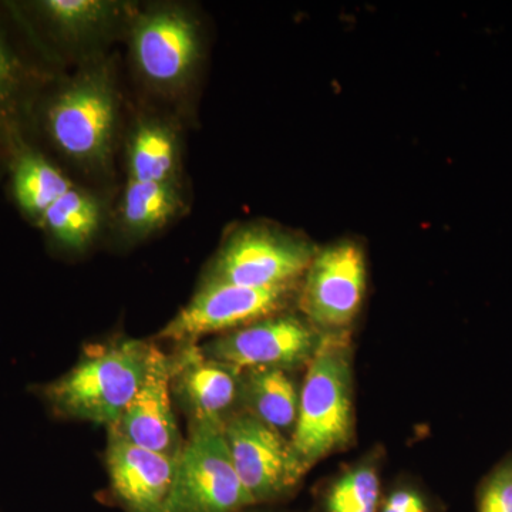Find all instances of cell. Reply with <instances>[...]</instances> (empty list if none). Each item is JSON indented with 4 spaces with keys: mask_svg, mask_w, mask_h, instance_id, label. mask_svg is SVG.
<instances>
[{
    "mask_svg": "<svg viewBox=\"0 0 512 512\" xmlns=\"http://www.w3.org/2000/svg\"><path fill=\"white\" fill-rule=\"evenodd\" d=\"M64 247H86L100 224L97 201L86 192L72 188L60 197L37 222Z\"/></svg>",
    "mask_w": 512,
    "mask_h": 512,
    "instance_id": "18",
    "label": "cell"
},
{
    "mask_svg": "<svg viewBox=\"0 0 512 512\" xmlns=\"http://www.w3.org/2000/svg\"><path fill=\"white\" fill-rule=\"evenodd\" d=\"M352 353L345 333L323 335L299 396L291 444L306 471L352 437Z\"/></svg>",
    "mask_w": 512,
    "mask_h": 512,
    "instance_id": "2",
    "label": "cell"
},
{
    "mask_svg": "<svg viewBox=\"0 0 512 512\" xmlns=\"http://www.w3.org/2000/svg\"><path fill=\"white\" fill-rule=\"evenodd\" d=\"M480 512H512V460L501 464L485 481Z\"/></svg>",
    "mask_w": 512,
    "mask_h": 512,
    "instance_id": "22",
    "label": "cell"
},
{
    "mask_svg": "<svg viewBox=\"0 0 512 512\" xmlns=\"http://www.w3.org/2000/svg\"><path fill=\"white\" fill-rule=\"evenodd\" d=\"M177 161V138L170 127L158 121H144L137 127L128 148L130 180L173 183Z\"/></svg>",
    "mask_w": 512,
    "mask_h": 512,
    "instance_id": "17",
    "label": "cell"
},
{
    "mask_svg": "<svg viewBox=\"0 0 512 512\" xmlns=\"http://www.w3.org/2000/svg\"><path fill=\"white\" fill-rule=\"evenodd\" d=\"M114 497L126 512H165L177 460L111 433L106 454Z\"/></svg>",
    "mask_w": 512,
    "mask_h": 512,
    "instance_id": "13",
    "label": "cell"
},
{
    "mask_svg": "<svg viewBox=\"0 0 512 512\" xmlns=\"http://www.w3.org/2000/svg\"><path fill=\"white\" fill-rule=\"evenodd\" d=\"M301 390L288 370H247L242 375V406L266 426L285 431L295 429Z\"/></svg>",
    "mask_w": 512,
    "mask_h": 512,
    "instance_id": "14",
    "label": "cell"
},
{
    "mask_svg": "<svg viewBox=\"0 0 512 512\" xmlns=\"http://www.w3.org/2000/svg\"><path fill=\"white\" fill-rule=\"evenodd\" d=\"M380 481L372 466H357L336 480L326 495L328 512H376Z\"/></svg>",
    "mask_w": 512,
    "mask_h": 512,
    "instance_id": "20",
    "label": "cell"
},
{
    "mask_svg": "<svg viewBox=\"0 0 512 512\" xmlns=\"http://www.w3.org/2000/svg\"><path fill=\"white\" fill-rule=\"evenodd\" d=\"M151 349L150 343L134 339L92 346L46 387L47 402L62 416L113 426L143 383Z\"/></svg>",
    "mask_w": 512,
    "mask_h": 512,
    "instance_id": "1",
    "label": "cell"
},
{
    "mask_svg": "<svg viewBox=\"0 0 512 512\" xmlns=\"http://www.w3.org/2000/svg\"><path fill=\"white\" fill-rule=\"evenodd\" d=\"M323 335L308 320L275 315L224 333L201 345L205 356L247 372L258 369L291 370L311 362Z\"/></svg>",
    "mask_w": 512,
    "mask_h": 512,
    "instance_id": "9",
    "label": "cell"
},
{
    "mask_svg": "<svg viewBox=\"0 0 512 512\" xmlns=\"http://www.w3.org/2000/svg\"><path fill=\"white\" fill-rule=\"evenodd\" d=\"M171 392L191 424H222L242 404L244 372L212 360L198 345H181L170 356Z\"/></svg>",
    "mask_w": 512,
    "mask_h": 512,
    "instance_id": "11",
    "label": "cell"
},
{
    "mask_svg": "<svg viewBox=\"0 0 512 512\" xmlns=\"http://www.w3.org/2000/svg\"><path fill=\"white\" fill-rule=\"evenodd\" d=\"M117 120V99L109 72L87 70L56 94L46 114L55 146L80 164L106 163Z\"/></svg>",
    "mask_w": 512,
    "mask_h": 512,
    "instance_id": "4",
    "label": "cell"
},
{
    "mask_svg": "<svg viewBox=\"0 0 512 512\" xmlns=\"http://www.w3.org/2000/svg\"><path fill=\"white\" fill-rule=\"evenodd\" d=\"M173 406L170 356L153 345L140 389L109 429L138 447L178 460L185 441Z\"/></svg>",
    "mask_w": 512,
    "mask_h": 512,
    "instance_id": "12",
    "label": "cell"
},
{
    "mask_svg": "<svg viewBox=\"0 0 512 512\" xmlns=\"http://www.w3.org/2000/svg\"><path fill=\"white\" fill-rule=\"evenodd\" d=\"M380 512H429V510H427L426 501L419 493L400 488L387 497Z\"/></svg>",
    "mask_w": 512,
    "mask_h": 512,
    "instance_id": "23",
    "label": "cell"
},
{
    "mask_svg": "<svg viewBox=\"0 0 512 512\" xmlns=\"http://www.w3.org/2000/svg\"><path fill=\"white\" fill-rule=\"evenodd\" d=\"M232 463L252 503L278 500L306 473L291 440L247 412L224 424Z\"/></svg>",
    "mask_w": 512,
    "mask_h": 512,
    "instance_id": "8",
    "label": "cell"
},
{
    "mask_svg": "<svg viewBox=\"0 0 512 512\" xmlns=\"http://www.w3.org/2000/svg\"><path fill=\"white\" fill-rule=\"evenodd\" d=\"M318 248L308 239L271 225H247L224 242L204 282L288 288L305 276Z\"/></svg>",
    "mask_w": 512,
    "mask_h": 512,
    "instance_id": "3",
    "label": "cell"
},
{
    "mask_svg": "<svg viewBox=\"0 0 512 512\" xmlns=\"http://www.w3.org/2000/svg\"><path fill=\"white\" fill-rule=\"evenodd\" d=\"M200 30L184 10L164 8L140 16L131 30V53L141 76L158 89L187 82L200 59Z\"/></svg>",
    "mask_w": 512,
    "mask_h": 512,
    "instance_id": "10",
    "label": "cell"
},
{
    "mask_svg": "<svg viewBox=\"0 0 512 512\" xmlns=\"http://www.w3.org/2000/svg\"><path fill=\"white\" fill-rule=\"evenodd\" d=\"M35 6L53 29L67 37L99 28L113 9L111 3L100 0H42Z\"/></svg>",
    "mask_w": 512,
    "mask_h": 512,
    "instance_id": "19",
    "label": "cell"
},
{
    "mask_svg": "<svg viewBox=\"0 0 512 512\" xmlns=\"http://www.w3.org/2000/svg\"><path fill=\"white\" fill-rule=\"evenodd\" d=\"M20 84H22L20 64L0 33V127L8 123L15 110Z\"/></svg>",
    "mask_w": 512,
    "mask_h": 512,
    "instance_id": "21",
    "label": "cell"
},
{
    "mask_svg": "<svg viewBox=\"0 0 512 512\" xmlns=\"http://www.w3.org/2000/svg\"><path fill=\"white\" fill-rule=\"evenodd\" d=\"M366 258L356 242L343 239L318 249L305 274L302 312L323 335L345 333L365 299Z\"/></svg>",
    "mask_w": 512,
    "mask_h": 512,
    "instance_id": "7",
    "label": "cell"
},
{
    "mask_svg": "<svg viewBox=\"0 0 512 512\" xmlns=\"http://www.w3.org/2000/svg\"><path fill=\"white\" fill-rule=\"evenodd\" d=\"M183 208V198L174 183H144L128 180L120 217L131 235H148L165 227Z\"/></svg>",
    "mask_w": 512,
    "mask_h": 512,
    "instance_id": "16",
    "label": "cell"
},
{
    "mask_svg": "<svg viewBox=\"0 0 512 512\" xmlns=\"http://www.w3.org/2000/svg\"><path fill=\"white\" fill-rule=\"evenodd\" d=\"M254 505L239 480L222 424H191L165 512H239Z\"/></svg>",
    "mask_w": 512,
    "mask_h": 512,
    "instance_id": "5",
    "label": "cell"
},
{
    "mask_svg": "<svg viewBox=\"0 0 512 512\" xmlns=\"http://www.w3.org/2000/svg\"><path fill=\"white\" fill-rule=\"evenodd\" d=\"M295 286L288 288H247L218 282H202L190 302L181 308L164 329L160 339L178 345H197L204 336L224 335L279 315L289 302Z\"/></svg>",
    "mask_w": 512,
    "mask_h": 512,
    "instance_id": "6",
    "label": "cell"
},
{
    "mask_svg": "<svg viewBox=\"0 0 512 512\" xmlns=\"http://www.w3.org/2000/svg\"><path fill=\"white\" fill-rule=\"evenodd\" d=\"M73 185L46 157L35 150L20 151L13 164L12 190L20 210L30 220L40 221L43 214Z\"/></svg>",
    "mask_w": 512,
    "mask_h": 512,
    "instance_id": "15",
    "label": "cell"
}]
</instances>
